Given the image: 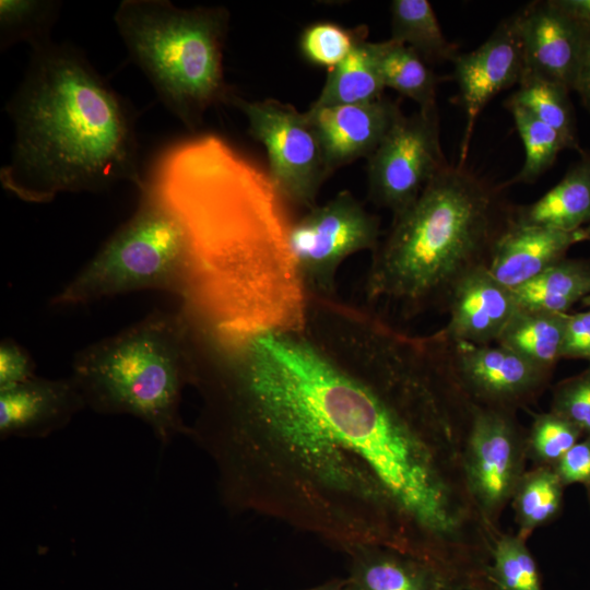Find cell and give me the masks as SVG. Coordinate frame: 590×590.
<instances>
[{
	"instance_id": "obj_1",
	"label": "cell",
	"mask_w": 590,
	"mask_h": 590,
	"mask_svg": "<svg viewBox=\"0 0 590 590\" xmlns=\"http://www.w3.org/2000/svg\"><path fill=\"white\" fill-rule=\"evenodd\" d=\"M190 437L220 489L349 550L410 553L450 505L456 440L444 399L403 334L368 308L307 296L303 320L214 328L198 340Z\"/></svg>"
},
{
	"instance_id": "obj_2",
	"label": "cell",
	"mask_w": 590,
	"mask_h": 590,
	"mask_svg": "<svg viewBox=\"0 0 590 590\" xmlns=\"http://www.w3.org/2000/svg\"><path fill=\"white\" fill-rule=\"evenodd\" d=\"M30 63L5 110L14 126L2 187L20 200L48 203L64 192H101L143 182L135 116L83 56L50 39Z\"/></svg>"
},
{
	"instance_id": "obj_3",
	"label": "cell",
	"mask_w": 590,
	"mask_h": 590,
	"mask_svg": "<svg viewBox=\"0 0 590 590\" xmlns=\"http://www.w3.org/2000/svg\"><path fill=\"white\" fill-rule=\"evenodd\" d=\"M148 179L185 222L199 280L239 287L282 309L304 304L288 247L293 217L268 170L205 134L164 150Z\"/></svg>"
},
{
	"instance_id": "obj_4",
	"label": "cell",
	"mask_w": 590,
	"mask_h": 590,
	"mask_svg": "<svg viewBox=\"0 0 590 590\" xmlns=\"http://www.w3.org/2000/svg\"><path fill=\"white\" fill-rule=\"evenodd\" d=\"M504 190L464 164H449L393 215L373 251L365 281L368 308L405 320L447 311L457 285L487 268L496 241L514 221L515 205Z\"/></svg>"
},
{
	"instance_id": "obj_5",
	"label": "cell",
	"mask_w": 590,
	"mask_h": 590,
	"mask_svg": "<svg viewBox=\"0 0 590 590\" xmlns=\"http://www.w3.org/2000/svg\"><path fill=\"white\" fill-rule=\"evenodd\" d=\"M190 326L180 306L156 310L80 350L70 377L86 408L99 414L141 420L163 445L190 435L180 415L182 391L191 386Z\"/></svg>"
},
{
	"instance_id": "obj_6",
	"label": "cell",
	"mask_w": 590,
	"mask_h": 590,
	"mask_svg": "<svg viewBox=\"0 0 590 590\" xmlns=\"http://www.w3.org/2000/svg\"><path fill=\"white\" fill-rule=\"evenodd\" d=\"M131 60L165 107L190 130L203 113L226 102L223 8L180 9L165 0H123L114 16Z\"/></svg>"
},
{
	"instance_id": "obj_7",
	"label": "cell",
	"mask_w": 590,
	"mask_h": 590,
	"mask_svg": "<svg viewBox=\"0 0 590 590\" xmlns=\"http://www.w3.org/2000/svg\"><path fill=\"white\" fill-rule=\"evenodd\" d=\"M135 212L50 300L76 306L143 290L164 291L181 302L200 275L190 233L172 203L148 178Z\"/></svg>"
},
{
	"instance_id": "obj_8",
	"label": "cell",
	"mask_w": 590,
	"mask_h": 590,
	"mask_svg": "<svg viewBox=\"0 0 590 590\" xmlns=\"http://www.w3.org/2000/svg\"><path fill=\"white\" fill-rule=\"evenodd\" d=\"M379 219L347 190L292 220L288 247L305 295L338 297V271L349 257L379 244Z\"/></svg>"
},
{
	"instance_id": "obj_9",
	"label": "cell",
	"mask_w": 590,
	"mask_h": 590,
	"mask_svg": "<svg viewBox=\"0 0 590 590\" xmlns=\"http://www.w3.org/2000/svg\"><path fill=\"white\" fill-rule=\"evenodd\" d=\"M226 102L245 115L250 135L266 149L268 174L288 209L307 211L317 205L330 172L306 113L275 99L249 102L232 92Z\"/></svg>"
},
{
	"instance_id": "obj_10",
	"label": "cell",
	"mask_w": 590,
	"mask_h": 590,
	"mask_svg": "<svg viewBox=\"0 0 590 590\" xmlns=\"http://www.w3.org/2000/svg\"><path fill=\"white\" fill-rule=\"evenodd\" d=\"M439 135L437 108L402 114L367 158L370 200L392 215L413 203L449 166Z\"/></svg>"
},
{
	"instance_id": "obj_11",
	"label": "cell",
	"mask_w": 590,
	"mask_h": 590,
	"mask_svg": "<svg viewBox=\"0 0 590 590\" xmlns=\"http://www.w3.org/2000/svg\"><path fill=\"white\" fill-rule=\"evenodd\" d=\"M527 458V430L516 413L475 404L465 447V477L479 512L497 536L500 515L526 472Z\"/></svg>"
},
{
	"instance_id": "obj_12",
	"label": "cell",
	"mask_w": 590,
	"mask_h": 590,
	"mask_svg": "<svg viewBox=\"0 0 590 590\" xmlns=\"http://www.w3.org/2000/svg\"><path fill=\"white\" fill-rule=\"evenodd\" d=\"M451 345L458 378L476 405L516 413L534 402L551 380L552 370L499 344Z\"/></svg>"
},
{
	"instance_id": "obj_13",
	"label": "cell",
	"mask_w": 590,
	"mask_h": 590,
	"mask_svg": "<svg viewBox=\"0 0 590 590\" xmlns=\"http://www.w3.org/2000/svg\"><path fill=\"white\" fill-rule=\"evenodd\" d=\"M452 63L467 119L459 162L464 164L477 116L495 95L518 84L523 74L518 12L502 21L476 49L458 54Z\"/></svg>"
},
{
	"instance_id": "obj_14",
	"label": "cell",
	"mask_w": 590,
	"mask_h": 590,
	"mask_svg": "<svg viewBox=\"0 0 590 590\" xmlns=\"http://www.w3.org/2000/svg\"><path fill=\"white\" fill-rule=\"evenodd\" d=\"M518 17L524 71L574 91L588 30L553 0L533 1Z\"/></svg>"
},
{
	"instance_id": "obj_15",
	"label": "cell",
	"mask_w": 590,
	"mask_h": 590,
	"mask_svg": "<svg viewBox=\"0 0 590 590\" xmlns=\"http://www.w3.org/2000/svg\"><path fill=\"white\" fill-rule=\"evenodd\" d=\"M401 115L398 104L384 96L306 111L322 144L330 174L357 158H368Z\"/></svg>"
},
{
	"instance_id": "obj_16",
	"label": "cell",
	"mask_w": 590,
	"mask_h": 590,
	"mask_svg": "<svg viewBox=\"0 0 590 590\" xmlns=\"http://www.w3.org/2000/svg\"><path fill=\"white\" fill-rule=\"evenodd\" d=\"M86 408L73 379L34 377L0 391V437L42 438Z\"/></svg>"
},
{
	"instance_id": "obj_17",
	"label": "cell",
	"mask_w": 590,
	"mask_h": 590,
	"mask_svg": "<svg viewBox=\"0 0 590 590\" xmlns=\"http://www.w3.org/2000/svg\"><path fill=\"white\" fill-rule=\"evenodd\" d=\"M518 309L512 291L481 268L457 285L441 331L455 344L488 345L497 342Z\"/></svg>"
},
{
	"instance_id": "obj_18",
	"label": "cell",
	"mask_w": 590,
	"mask_h": 590,
	"mask_svg": "<svg viewBox=\"0 0 590 590\" xmlns=\"http://www.w3.org/2000/svg\"><path fill=\"white\" fill-rule=\"evenodd\" d=\"M582 228L564 232L512 221L496 241L487 270L499 283L515 290L566 258L571 246L585 241Z\"/></svg>"
},
{
	"instance_id": "obj_19",
	"label": "cell",
	"mask_w": 590,
	"mask_h": 590,
	"mask_svg": "<svg viewBox=\"0 0 590 590\" xmlns=\"http://www.w3.org/2000/svg\"><path fill=\"white\" fill-rule=\"evenodd\" d=\"M351 555V576L358 590H446L426 563L398 550L356 545Z\"/></svg>"
},
{
	"instance_id": "obj_20",
	"label": "cell",
	"mask_w": 590,
	"mask_h": 590,
	"mask_svg": "<svg viewBox=\"0 0 590 590\" xmlns=\"http://www.w3.org/2000/svg\"><path fill=\"white\" fill-rule=\"evenodd\" d=\"M514 222L564 232H575L590 224V154L583 153L540 199L515 206Z\"/></svg>"
},
{
	"instance_id": "obj_21",
	"label": "cell",
	"mask_w": 590,
	"mask_h": 590,
	"mask_svg": "<svg viewBox=\"0 0 590 590\" xmlns=\"http://www.w3.org/2000/svg\"><path fill=\"white\" fill-rule=\"evenodd\" d=\"M385 88L378 62V44L363 40L342 62L328 70L320 94L310 107L373 102L382 96Z\"/></svg>"
},
{
	"instance_id": "obj_22",
	"label": "cell",
	"mask_w": 590,
	"mask_h": 590,
	"mask_svg": "<svg viewBox=\"0 0 590 590\" xmlns=\"http://www.w3.org/2000/svg\"><path fill=\"white\" fill-rule=\"evenodd\" d=\"M511 291L519 308L568 314L590 295V261L566 257Z\"/></svg>"
},
{
	"instance_id": "obj_23",
	"label": "cell",
	"mask_w": 590,
	"mask_h": 590,
	"mask_svg": "<svg viewBox=\"0 0 590 590\" xmlns=\"http://www.w3.org/2000/svg\"><path fill=\"white\" fill-rule=\"evenodd\" d=\"M568 314L519 308L496 344L547 370L562 358Z\"/></svg>"
},
{
	"instance_id": "obj_24",
	"label": "cell",
	"mask_w": 590,
	"mask_h": 590,
	"mask_svg": "<svg viewBox=\"0 0 590 590\" xmlns=\"http://www.w3.org/2000/svg\"><path fill=\"white\" fill-rule=\"evenodd\" d=\"M390 12V38L414 49L427 63L452 62L458 56L427 0H393Z\"/></svg>"
},
{
	"instance_id": "obj_25",
	"label": "cell",
	"mask_w": 590,
	"mask_h": 590,
	"mask_svg": "<svg viewBox=\"0 0 590 590\" xmlns=\"http://www.w3.org/2000/svg\"><path fill=\"white\" fill-rule=\"evenodd\" d=\"M378 62L386 87L411 98L420 110L437 108V76L411 47L392 40L378 42Z\"/></svg>"
},
{
	"instance_id": "obj_26",
	"label": "cell",
	"mask_w": 590,
	"mask_h": 590,
	"mask_svg": "<svg viewBox=\"0 0 590 590\" xmlns=\"http://www.w3.org/2000/svg\"><path fill=\"white\" fill-rule=\"evenodd\" d=\"M564 487L552 467L535 465L523 473L511 497L519 538L526 541L558 516Z\"/></svg>"
},
{
	"instance_id": "obj_27",
	"label": "cell",
	"mask_w": 590,
	"mask_h": 590,
	"mask_svg": "<svg viewBox=\"0 0 590 590\" xmlns=\"http://www.w3.org/2000/svg\"><path fill=\"white\" fill-rule=\"evenodd\" d=\"M569 90L559 83L523 71L518 88L505 105H517L558 131L571 149H579Z\"/></svg>"
},
{
	"instance_id": "obj_28",
	"label": "cell",
	"mask_w": 590,
	"mask_h": 590,
	"mask_svg": "<svg viewBox=\"0 0 590 590\" xmlns=\"http://www.w3.org/2000/svg\"><path fill=\"white\" fill-rule=\"evenodd\" d=\"M511 113L516 128L524 146V163L519 173L508 182L532 184L555 162L560 151L571 149L565 138L555 129L538 119L532 113L517 105H506Z\"/></svg>"
},
{
	"instance_id": "obj_29",
	"label": "cell",
	"mask_w": 590,
	"mask_h": 590,
	"mask_svg": "<svg viewBox=\"0 0 590 590\" xmlns=\"http://www.w3.org/2000/svg\"><path fill=\"white\" fill-rule=\"evenodd\" d=\"M59 8L60 2L57 1L1 0V49L19 42H26L32 48L49 40Z\"/></svg>"
},
{
	"instance_id": "obj_30",
	"label": "cell",
	"mask_w": 590,
	"mask_h": 590,
	"mask_svg": "<svg viewBox=\"0 0 590 590\" xmlns=\"http://www.w3.org/2000/svg\"><path fill=\"white\" fill-rule=\"evenodd\" d=\"M487 580L494 590H542L535 560L517 534L497 536Z\"/></svg>"
},
{
	"instance_id": "obj_31",
	"label": "cell",
	"mask_w": 590,
	"mask_h": 590,
	"mask_svg": "<svg viewBox=\"0 0 590 590\" xmlns=\"http://www.w3.org/2000/svg\"><path fill=\"white\" fill-rule=\"evenodd\" d=\"M582 435L574 423L552 411L536 414L527 430V457L535 465L553 467Z\"/></svg>"
},
{
	"instance_id": "obj_32",
	"label": "cell",
	"mask_w": 590,
	"mask_h": 590,
	"mask_svg": "<svg viewBox=\"0 0 590 590\" xmlns=\"http://www.w3.org/2000/svg\"><path fill=\"white\" fill-rule=\"evenodd\" d=\"M366 33L365 28L354 31L332 22H317L304 30L299 48L307 61L330 70L365 40Z\"/></svg>"
},
{
	"instance_id": "obj_33",
	"label": "cell",
	"mask_w": 590,
	"mask_h": 590,
	"mask_svg": "<svg viewBox=\"0 0 590 590\" xmlns=\"http://www.w3.org/2000/svg\"><path fill=\"white\" fill-rule=\"evenodd\" d=\"M550 411L574 423L590 438V366L554 387Z\"/></svg>"
},
{
	"instance_id": "obj_34",
	"label": "cell",
	"mask_w": 590,
	"mask_h": 590,
	"mask_svg": "<svg viewBox=\"0 0 590 590\" xmlns=\"http://www.w3.org/2000/svg\"><path fill=\"white\" fill-rule=\"evenodd\" d=\"M35 362L25 347L12 339L0 344V391L13 388L34 377Z\"/></svg>"
},
{
	"instance_id": "obj_35",
	"label": "cell",
	"mask_w": 590,
	"mask_h": 590,
	"mask_svg": "<svg viewBox=\"0 0 590 590\" xmlns=\"http://www.w3.org/2000/svg\"><path fill=\"white\" fill-rule=\"evenodd\" d=\"M564 486L590 482V438L575 444L553 467Z\"/></svg>"
},
{
	"instance_id": "obj_36",
	"label": "cell",
	"mask_w": 590,
	"mask_h": 590,
	"mask_svg": "<svg viewBox=\"0 0 590 590\" xmlns=\"http://www.w3.org/2000/svg\"><path fill=\"white\" fill-rule=\"evenodd\" d=\"M562 358L590 362V309L567 317Z\"/></svg>"
},
{
	"instance_id": "obj_37",
	"label": "cell",
	"mask_w": 590,
	"mask_h": 590,
	"mask_svg": "<svg viewBox=\"0 0 590 590\" xmlns=\"http://www.w3.org/2000/svg\"><path fill=\"white\" fill-rule=\"evenodd\" d=\"M587 110L590 113V30H588L579 69L574 86Z\"/></svg>"
},
{
	"instance_id": "obj_38",
	"label": "cell",
	"mask_w": 590,
	"mask_h": 590,
	"mask_svg": "<svg viewBox=\"0 0 590 590\" xmlns=\"http://www.w3.org/2000/svg\"><path fill=\"white\" fill-rule=\"evenodd\" d=\"M568 16L590 30V0H553Z\"/></svg>"
},
{
	"instance_id": "obj_39",
	"label": "cell",
	"mask_w": 590,
	"mask_h": 590,
	"mask_svg": "<svg viewBox=\"0 0 590 590\" xmlns=\"http://www.w3.org/2000/svg\"><path fill=\"white\" fill-rule=\"evenodd\" d=\"M343 579H333L326 583L306 589V590H337L342 583Z\"/></svg>"
},
{
	"instance_id": "obj_40",
	"label": "cell",
	"mask_w": 590,
	"mask_h": 590,
	"mask_svg": "<svg viewBox=\"0 0 590 590\" xmlns=\"http://www.w3.org/2000/svg\"><path fill=\"white\" fill-rule=\"evenodd\" d=\"M337 590H358L357 586L350 579H343L342 583Z\"/></svg>"
},
{
	"instance_id": "obj_41",
	"label": "cell",
	"mask_w": 590,
	"mask_h": 590,
	"mask_svg": "<svg viewBox=\"0 0 590 590\" xmlns=\"http://www.w3.org/2000/svg\"><path fill=\"white\" fill-rule=\"evenodd\" d=\"M585 240H590V224L582 228Z\"/></svg>"
},
{
	"instance_id": "obj_42",
	"label": "cell",
	"mask_w": 590,
	"mask_h": 590,
	"mask_svg": "<svg viewBox=\"0 0 590 590\" xmlns=\"http://www.w3.org/2000/svg\"><path fill=\"white\" fill-rule=\"evenodd\" d=\"M583 305L590 308V295H588L583 300Z\"/></svg>"
},
{
	"instance_id": "obj_43",
	"label": "cell",
	"mask_w": 590,
	"mask_h": 590,
	"mask_svg": "<svg viewBox=\"0 0 590 590\" xmlns=\"http://www.w3.org/2000/svg\"><path fill=\"white\" fill-rule=\"evenodd\" d=\"M586 488H587L588 499H589V503H590V482L586 485Z\"/></svg>"
}]
</instances>
